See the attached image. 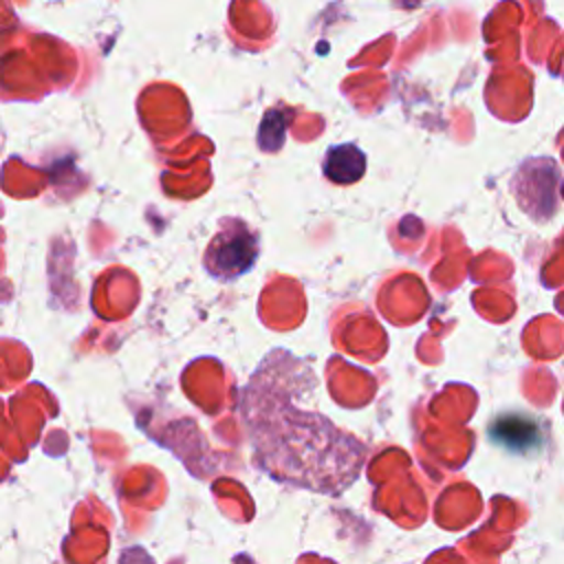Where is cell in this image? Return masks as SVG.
<instances>
[{"label": "cell", "instance_id": "cell-1", "mask_svg": "<svg viewBox=\"0 0 564 564\" xmlns=\"http://www.w3.org/2000/svg\"><path fill=\"white\" fill-rule=\"evenodd\" d=\"M258 258V236L242 220H225L205 249L203 264L216 280L231 282L247 273Z\"/></svg>", "mask_w": 564, "mask_h": 564}, {"label": "cell", "instance_id": "cell-2", "mask_svg": "<svg viewBox=\"0 0 564 564\" xmlns=\"http://www.w3.org/2000/svg\"><path fill=\"white\" fill-rule=\"evenodd\" d=\"M364 172H366V156L357 145L341 143L326 152L324 174L333 183H339V185L355 183L364 176Z\"/></svg>", "mask_w": 564, "mask_h": 564}, {"label": "cell", "instance_id": "cell-3", "mask_svg": "<svg viewBox=\"0 0 564 564\" xmlns=\"http://www.w3.org/2000/svg\"><path fill=\"white\" fill-rule=\"evenodd\" d=\"M284 128H286V112L282 110H269L260 126V145L262 150H278L284 141Z\"/></svg>", "mask_w": 564, "mask_h": 564}]
</instances>
